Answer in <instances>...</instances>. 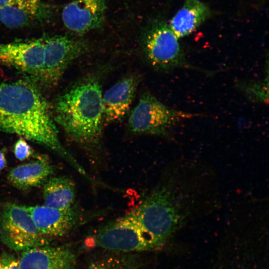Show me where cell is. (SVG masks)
Listing matches in <instances>:
<instances>
[{"label":"cell","instance_id":"obj_14","mask_svg":"<svg viewBox=\"0 0 269 269\" xmlns=\"http://www.w3.org/2000/svg\"><path fill=\"white\" fill-rule=\"evenodd\" d=\"M53 172V167L44 157L25 163L12 168L7 175V180L14 187L28 190L43 184Z\"/></svg>","mask_w":269,"mask_h":269},{"label":"cell","instance_id":"obj_13","mask_svg":"<svg viewBox=\"0 0 269 269\" xmlns=\"http://www.w3.org/2000/svg\"><path fill=\"white\" fill-rule=\"evenodd\" d=\"M134 75L126 77L111 87L103 95L104 126L121 121L128 113L139 83Z\"/></svg>","mask_w":269,"mask_h":269},{"label":"cell","instance_id":"obj_4","mask_svg":"<svg viewBox=\"0 0 269 269\" xmlns=\"http://www.w3.org/2000/svg\"><path fill=\"white\" fill-rule=\"evenodd\" d=\"M198 116L171 109L149 93H144L132 110L128 120L130 130L135 134L168 136V130L184 119Z\"/></svg>","mask_w":269,"mask_h":269},{"label":"cell","instance_id":"obj_3","mask_svg":"<svg viewBox=\"0 0 269 269\" xmlns=\"http://www.w3.org/2000/svg\"><path fill=\"white\" fill-rule=\"evenodd\" d=\"M102 91L99 81L89 78L58 97L54 120L74 141L88 149L101 143L103 118Z\"/></svg>","mask_w":269,"mask_h":269},{"label":"cell","instance_id":"obj_1","mask_svg":"<svg viewBox=\"0 0 269 269\" xmlns=\"http://www.w3.org/2000/svg\"><path fill=\"white\" fill-rule=\"evenodd\" d=\"M165 175L141 203L126 214L150 236L157 249L217 203L216 178L205 165L178 160Z\"/></svg>","mask_w":269,"mask_h":269},{"label":"cell","instance_id":"obj_2","mask_svg":"<svg viewBox=\"0 0 269 269\" xmlns=\"http://www.w3.org/2000/svg\"><path fill=\"white\" fill-rule=\"evenodd\" d=\"M0 131L17 134L44 146L79 172L83 170L62 146L49 105L30 81L0 82Z\"/></svg>","mask_w":269,"mask_h":269},{"label":"cell","instance_id":"obj_5","mask_svg":"<svg viewBox=\"0 0 269 269\" xmlns=\"http://www.w3.org/2000/svg\"><path fill=\"white\" fill-rule=\"evenodd\" d=\"M92 241L95 247L113 253L157 249L150 236L127 214L100 228Z\"/></svg>","mask_w":269,"mask_h":269},{"label":"cell","instance_id":"obj_8","mask_svg":"<svg viewBox=\"0 0 269 269\" xmlns=\"http://www.w3.org/2000/svg\"><path fill=\"white\" fill-rule=\"evenodd\" d=\"M44 60L39 81L54 86L61 79L67 68L85 53V42L66 35L44 37Z\"/></svg>","mask_w":269,"mask_h":269},{"label":"cell","instance_id":"obj_18","mask_svg":"<svg viewBox=\"0 0 269 269\" xmlns=\"http://www.w3.org/2000/svg\"><path fill=\"white\" fill-rule=\"evenodd\" d=\"M87 269H140L133 258L116 253L102 256L91 261Z\"/></svg>","mask_w":269,"mask_h":269},{"label":"cell","instance_id":"obj_7","mask_svg":"<svg viewBox=\"0 0 269 269\" xmlns=\"http://www.w3.org/2000/svg\"><path fill=\"white\" fill-rule=\"evenodd\" d=\"M178 38L169 25L158 23L151 27L142 38V46L150 65L158 69L193 68L187 63L181 51Z\"/></svg>","mask_w":269,"mask_h":269},{"label":"cell","instance_id":"obj_9","mask_svg":"<svg viewBox=\"0 0 269 269\" xmlns=\"http://www.w3.org/2000/svg\"><path fill=\"white\" fill-rule=\"evenodd\" d=\"M44 37L0 43V62L39 80L43 65Z\"/></svg>","mask_w":269,"mask_h":269},{"label":"cell","instance_id":"obj_11","mask_svg":"<svg viewBox=\"0 0 269 269\" xmlns=\"http://www.w3.org/2000/svg\"><path fill=\"white\" fill-rule=\"evenodd\" d=\"M105 12V0H74L63 7L62 19L66 28L82 34L101 28Z\"/></svg>","mask_w":269,"mask_h":269},{"label":"cell","instance_id":"obj_12","mask_svg":"<svg viewBox=\"0 0 269 269\" xmlns=\"http://www.w3.org/2000/svg\"><path fill=\"white\" fill-rule=\"evenodd\" d=\"M19 261L21 269H75L77 257L67 246L46 245L22 251Z\"/></svg>","mask_w":269,"mask_h":269},{"label":"cell","instance_id":"obj_20","mask_svg":"<svg viewBox=\"0 0 269 269\" xmlns=\"http://www.w3.org/2000/svg\"><path fill=\"white\" fill-rule=\"evenodd\" d=\"M47 4L41 0H0V7L6 5H16L36 8L43 7Z\"/></svg>","mask_w":269,"mask_h":269},{"label":"cell","instance_id":"obj_10","mask_svg":"<svg viewBox=\"0 0 269 269\" xmlns=\"http://www.w3.org/2000/svg\"><path fill=\"white\" fill-rule=\"evenodd\" d=\"M26 208L37 230L49 241L66 235L80 223L81 215L74 207L60 209L43 205Z\"/></svg>","mask_w":269,"mask_h":269},{"label":"cell","instance_id":"obj_17","mask_svg":"<svg viewBox=\"0 0 269 269\" xmlns=\"http://www.w3.org/2000/svg\"><path fill=\"white\" fill-rule=\"evenodd\" d=\"M52 12L48 4L36 8L6 5L0 7V22L9 28H20L49 18Z\"/></svg>","mask_w":269,"mask_h":269},{"label":"cell","instance_id":"obj_22","mask_svg":"<svg viewBox=\"0 0 269 269\" xmlns=\"http://www.w3.org/2000/svg\"><path fill=\"white\" fill-rule=\"evenodd\" d=\"M7 164L5 155L3 151L0 150V171L3 169Z\"/></svg>","mask_w":269,"mask_h":269},{"label":"cell","instance_id":"obj_16","mask_svg":"<svg viewBox=\"0 0 269 269\" xmlns=\"http://www.w3.org/2000/svg\"><path fill=\"white\" fill-rule=\"evenodd\" d=\"M76 187L73 181L65 176L49 177L44 183L42 197L44 205L56 208L73 207Z\"/></svg>","mask_w":269,"mask_h":269},{"label":"cell","instance_id":"obj_21","mask_svg":"<svg viewBox=\"0 0 269 269\" xmlns=\"http://www.w3.org/2000/svg\"><path fill=\"white\" fill-rule=\"evenodd\" d=\"M0 269H21L19 259L12 254L2 253L0 255Z\"/></svg>","mask_w":269,"mask_h":269},{"label":"cell","instance_id":"obj_15","mask_svg":"<svg viewBox=\"0 0 269 269\" xmlns=\"http://www.w3.org/2000/svg\"><path fill=\"white\" fill-rule=\"evenodd\" d=\"M209 15L205 4L200 0H185L168 25L178 38L192 33Z\"/></svg>","mask_w":269,"mask_h":269},{"label":"cell","instance_id":"obj_19","mask_svg":"<svg viewBox=\"0 0 269 269\" xmlns=\"http://www.w3.org/2000/svg\"><path fill=\"white\" fill-rule=\"evenodd\" d=\"M13 152L15 157L20 161L27 159L33 155L32 148L23 137L19 138L15 143Z\"/></svg>","mask_w":269,"mask_h":269},{"label":"cell","instance_id":"obj_6","mask_svg":"<svg viewBox=\"0 0 269 269\" xmlns=\"http://www.w3.org/2000/svg\"><path fill=\"white\" fill-rule=\"evenodd\" d=\"M0 241L15 251L48 245L37 230L26 206L6 203L0 209Z\"/></svg>","mask_w":269,"mask_h":269}]
</instances>
